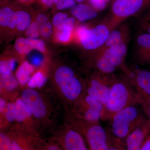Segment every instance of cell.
Wrapping results in <instances>:
<instances>
[{"label":"cell","instance_id":"37","mask_svg":"<svg viewBox=\"0 0 150 150\" xmlns=\"http://www.w3.org/2000/svg\"><path fill=\"white\" fill-rule=\"evenodd\" d=\"M76 0H61L56 5V8L59 10H64L72 8L76 5Z\"/></svg>","mask_w":150,"mask_h":150},{"label":"cell","instance_id":"22","mask_svg":"<svg viewBox=\"0 0 150 150\" xmlns=\"http://www.w3.org/2000/svg\"><path fill=\"white\" fill-rule=\"evenodd\" d=\"M95 67L99 72L104 74H111L117 69L104 55L97 60Z\"/></svg>","mask_w":150,"mask_h":150},{"label":"cell","instance_id":"2","mask_svg":"<svg viewBox=\"0 0 150 150\" xmlns=\"http://www.w3.org/2000/svg\"><path fill=\"white\" fill-rule=\"evenodd\" d=\"M50 74L51 87L48 90L62 105L65 112H67L74 103L86 93V85L68 66H59Z\"/></svg>","mask_w":150,"mask_h":150},{"label":"cell","instance_id":"48","mask_svg":"<svg viewBox=\"0 0 150 150\" xmlns=\"http://www.w3.org/2000/svg\"><path fill=\"white\" fill-rule=\"evenodd\" d=\"M149 51H150V50H149Z\"/></svg>","mask_w":150,"mask_h":150},{"label":"cell","instance_id":"36","mask_svg":"<svg viewBox=\"0 0 150 150\" xmlns=\"http://www.w3.org/2000/svg\"><path fill=\"white\" fill-rule=\"evenodd\" d=\"M137 43L140 46L150 50V34H143L139 36Z\"/></svg>","mask_w":150,"mask_h":150},{"label":"cell","instance_id":"19","mask_svg":"<svg viewBox=\"0 0 150 150\" xmlns=\"http://www.w3.org/2000/svg\"><path fill=\"white\" fill-rule=\"evenodd\" d=\"M29 137L33 150H62L59 144L49 137Z\"/></svg>","mask_w":150,"mask_h":150},{"label":"cell","instance_id":"12","mask_svg":"<svg viewBox=\"0 0 150 150\" xmlns=\"http://www.w3.org/2000/svg\"><path fill=\"white\" fill-rule=\"evenodd\" d=\"M19 86L13 72L0 74V97L8 101L15 102L21 93L19 91Z\"/></svg>","mask_w":150,"mask_h":150},{"label":"cell","instance_id":"27","mask_svg":"<svg viewBox=\"0 0 150 150\" xmlns=\"http://www.w3.org/2000/svg\"><path fill=\"white\" fill-rule=\"evenodd\" d=\"M122 42L123 40L121 33L118 30H114L110 33L105 43L106 46L110 48Z\"/></svg>","mask_w":150,"mask_h":150},{"label":"cell","instance_id":"1","mask_svg":"<svg viewBox=\"0 0 150 150\" xmlns=\"http://www.w3.org/2000/svg\"><path fill=\"white\" fill-rule=\"evenodd\" d=\"M20 97L37 120L44 137L45 133L48 137L64 122V108L49 90L25 87Z\"/></svg>","mask_w":150,"mask_h":150},{"label":"cell","instance_id":"31","mask_svg":"<svg viewBox=\"0 0 150 150\" xmlns=\"http://www.w3.org/2000/svg\"><path fill=\"white\" fill-rule=\"evenodd\" d=\"M26 35L28 38L35 39L40 35V27L35 21H33L26 30Z\"/></svg>","mask_w":150,"mask_h":150},{"label":"cell","instance_id":"17","mask_svg":"<svg viewBox=\"0 0 150 150\" xmlns=\"http://www.w3.org/2000/svg\"><path fill=\"white\" fill-rule=\"evenodd\" d=\"M49 75V69L48 65L44 62L38 70L35 72L26 87L34 89H41L47 82Z\"/></svg>","mask_w":150,"mask_h":150},{"label":"cell","instance_id":"20","mask_svg":"<svg viewBox=\"0 0 150 150\" xmlns=\"http://www.w3.org/2000/svg\"><path fill=\"white\" fill-rule=\"evenodd\" d=\"M71 13L81 22L91 19L97 16V13L94 9L83 4H79L72 8Z\"/></svg>","mask_w":150,"mask_h":150},{"label":"cell","instance_id":"21","mask_svg":"<svg viewBox=\"0 0 150 150\" xmlns=\"http://www.w3.org/2000/svg\"><path fill=\"white\" fill-rule=\"evenodd\" d=\"M14 18L16 24V28L19 31L26 30L31 23L30 16L27 12L18 10L15 12Z\"/></svg>","mask_w":150,"mask_h":150},{"label":"cell","instance_id":"8","mask_svg":"<svg viewBox=\"0 0 150 150\" xmlns=\"http://www.w3.org/2000/svg\"><path fill=\"white\" fill-rule=\"evenodd\" d=\"M109 28L103 24L88 28L81 25L76 30L77 35L81 44L86 50H94L102 46L110 33Z\"/></svg>","mask_w":150,"mask_h":150},{"label":"cell","instance_id":"10","mask_svg":"<svg viewBox=\"0 0 150 150\" xmlns=\"http://www.w3.org/2000/svg\"><path fill=\"white\" fill-rule=\"evenodd\" d=\"M100 73L91 75L86 85V93L104 105L107 101L113 81L108 80Z\"/></svg>","mask_w":150,"mask_h":150},{"label":"cell","instance_id":"24","mask_svg":"<svg viewBox=\"0 0 150 150\" xmlns=\"http://www.w3.org/2000/svg\"><path fill=\"white\" fill-rule=\"evenodd\" d=\"M73 28L69 26L62 25L59 29L57 30L56 38L59 42L66 43L69 42L71 37Z\"/></svg>","mask_w":150,"mask_h":150},{"label":"cell","instance_id":"30","mask_svg":"<svg viewBox=\"0 0 150 150\" xmlns=\"http://www.w3.org/2000/svg\"><path fill=\"white\" fill-rule=\"evenodd\" d=\"M103 55L107 58L111 64L117 68L121 66L123 63V58L115 55L110 51L109 48L105 50Z\"/></svg>","mask_w":150,"mask_h":150},{"label":"cell","instance_id":"29","mask_svg":"<svg viewBox=\"0 0 150 150\" xmlns=\"http://www.w3.org/2000/svg\"><path fill=\"white\" fill-rule=\"evenodd\" d=\"M26 41L32 50L35 49L41 53H44L46 52V46L43 40L28 38H26Z\"/></svg>","mask_w":150,"mask_h":150},{"label":"cell","instance_id":"46","mask_svg":"<svg viewBox=\"0 0 150 150\" xmlns=\"http://www.w3.org/2000/svg\"><path fill=\"white\" fill-rule=\"evenodd\" d=\"M77 2L79 3L82 2L84 1H85V0H76Z\"/></svg>","mask_w":150,"mask_h":150},{"label":"cell","instance_id":"34","mask_svg":"<svg viewBox=\"0 0 150 150\" xmlns=\"http://www.w3.org/2000/svg\"><path fill=\"white\" fill-rule=\"evenodd\" d=\"M108 150H126L125 143L115 138L111 133L110 146Z\"/></svg>","mask_w":150,"mask_h":150},{"label":"cell","instance_id":"43","mask_svg":"<svg viewBox=\"0 0 150 150\" xmlns=\"http://www.w3.org/2000/svg\"><path fill=\"white\" fill-rule=\"evenodd\" d=\"M43 5L47 8L51 7L54 4V0H40Z\"/></svg>","mask_w":150,"mask_h":150},{"label":"cell","instance_id":"9","mask_svg":"<svg viewBox=\"0 0 150 150\" xmlns=\"http://www.w3.org/2000/svg\"><path fill=\"white\" fill-rule=\"evenodd\" d=\"M15 105V123L20 128L31 137H44L37 120L22 101L20 96L16 100Z\"/></svg>","mask_w":150,"mask_h":150},{"label":"cell","instance_id":"25","mask_svg":"<svg viewBox=\"0 0 150 150\" xmlns=\"http://www.w3.org/2000/svg\"><path fill=\"white\" fill-rule=\"evenodd\" d=\"M16 61L13 58L2 59L0 62V74L13 72Z\"/></svg>","mask_w":150,"mask_h":150},{"label":"cell","instance_id":"5","mask_svg":"<svg viewBox=\"0 0 150 150\" xmlns=\"http://www.w3.org/2000/svg\"><path fill=\"white\" fill-rule=\"evenodd\" d=\"M137 105L129 106L120 110L110 120V133L124 143L131 132L148 119Z\"/></svg>","mask_w":150,"mask_h":150},{"label":"cell","instance_id":"42","mask_svg":"<svg viewBox=\"0 0 150 150\" xmlns=\"http://www.w3.org/2000/svg\"><path fill=\"white\" fill-rule=\"evenodd\" d=\"M141 150H150V134L145 141Z\"/></svg>","mask_w":150,"mask_h":150},{"label":"cell","instance_id":"4","mask_svg":"<svg viewBox=\"0 0 150 150\" xmlns=\"http://www.w3.org/2000/svg\"><path fill=\"white\" fill-rule=\"evenodd\" d=\"M64 122L82 135L89 150H108L111 133L102 127L99 121L88 122L65 114Z\"/></svg>","mask_w":150,"mask_h":150},{"label":"cell","instance_id":"40","mask_svg":"<svg viewBox=\"0 0 150 150\" xmlns=\"http://www.w3.org/2000/svg\"><path fill=\"white\" fill-rule=\"evenodd\" d=\"M30 61L31 64L34 67H40L44 63L42 56L38 54H35L31 56Z\"/></svg>","mask_w":150,"mask_h":150},{"label":"cell","instance_id":"14","mask_svg":"<svg viewBox=\"0 0 150 150\" xmlns=\"http://www.w3.org/2000/svg\"><path fill=\"white\" fill-rule=\"evenodd\" d=\"M143 4L144 0H116L112 5V13L118 17H127L138 12Z\"/></svg>","mask_w":150,"mask_h":150},{"label":"cell","instance_id":"11","mask_svg":"<svg viewBox=\"0 0 150 150\" xmlns=\"http://www.w3.org/2000/svg\"><path fill=\"white\" fill-rule=\"evenodd\" d=\"M126 79L142 98L150 95V71L146 70L133 71L125 69Z\"/></svg>","mask_w":150,"mask_h":150},{"label":"cell","instance_id":"16","mask_svg":"<svg viewBox=\"0 0 150 150\" xmlns=\"http://www.w3.org/2000/svg\"><path fill=\"white\" fill-rule=\"evenodd\" d=\"M16 122L15 102L8 101L5 107L0 108V129L6 131Z\"/></svg>","mask_w":150,"mask_h":150},{"label":"cell","instance_id":"44","mask_svg":"<svg viewBox=\"0 0 150 150\" xmlns=\"http://www.w3.org/2000/svg\"><path fill=\"white\" fill-rule=\"evenodd\" d=\"M20 2L24 4H29L33 1L34 0H18Z\"/></svg>","mask_w":150,"mask_h":150},{"label":"cell","instance_id":"13","mask_svg":"<svg viewBox=\"0 0 150 150\" xmlns=\"http://www.w3.org/2000/svg\"><path fill=\"white\" fill-rule=\"evenodd\" d=\"M150 134V119L142 123L126 138L125 144L126 150H141Z\"/></svg>","mask_w":150,"mask_h":150},{"label":"cell","instance_id":"39","mask_svg":"<svg viewBox=\"0 0 150 150\" xmlns=\"http://www.w3.org/2000/svg\"><path fill=\"white\" fill-rule=\"evenodd\" d=\"M93 8L97 10H102L106 6V0H89Z\"/></svg>","mask_w":150,"mask_h":150},{"label":"cell","instance_id":"47","mask_svg":"<svg viewBox=\"0 0 150 150\" xmlns=\"http://www.w3.org/2000/svg\"><path fill=\"white\" fill-rule=\"evenodd\" d=\"M148 32H149V34H150V26L148 28Z\"/></svg>","mask_w":150,"mask_h":150},{"label":"cell","instance_id":"23","mask_svg":"<svg viewBox=\"0 0 150 150\" xmlns=\"http://www.w3.org/2000/svg\"><path fill=\"white\" fill-rule=\"evenodd\" d=\"M14 11L8 6L3 7L0 10V25L2 28L8 27L13 18Z\"/></svg>","mask_w":150,"mask_h":150},{"label":"cell","instance_id":"18","mask_svg":"<svg viewBox=\"0 0 150 150\" xmlns=\"http://www.w3.org/2000/svg\"><path fill=\"white\" fill-rule=\"evenodd\" d=\"M34 66L27 61L20 65L15 73V77L20 87L27 86L33 76L35 74Z\"/></svg>","mask_w":150,"mask_h":150},{"label":"cell","instance_id":"45","mask_svg":"<svg viewBox=\"0 0 150 150\" xmlns=\"http://www.w3.org/2000/svg\"><path fill=\"white\" fill-rule=\"evenodd\" d=\"M61 0H54V4L56 5V4H58Z\"/></svg>","mask_w":150,"mask_h":150},{"label":"cell","instance_id":"38","mask_svg":"<svg viewBox=\"0 0 150 150\" xmlns=\"http://www.w3.org/2000/svg\"><path fill=\"white\" fill-rule=\"evenodd\" d=\"M140 105L145 115L148 119H150V95L142 99Z\"/></svg>","mask_w":150,"mask_h":150},{"label":"cell","instance_id":"26","mask_svg":"<svg viewBox=\"0 0 150 150\" xmlns=\"http://www.w3.org/2000/svg\"><path fill=\"white\" fill-rule=\"evenodd\" d=\"M14 47L17 52L21 55H27L32 50L26 42V38H18L15 43Z\"/></svg>","mask_w":150,"mask_h":150},{"label":"cell","instance_id":"3","mask_svg":"<svg viewBox=\"0 0 150 150\" xmlns=\"http://www.w3.org/2000/svg\"><path fill=\"white\" fill-rule=\"evenodd\" d=\"M142 100L127 79L114 80L107 101L103 105L100 119L110 121L116 112L129 106L140 104Z\"/></svg>","mask_w":150,"mask_h":150},{"label":"cell","instance_id":"15","mask_svg":"<svg viewBox=\"0 0 150 150\" xmlns=\"http://www.w3.org/2000/svg\"><path fill=\"white\" fill-rule=\"evenodd\" d=\"M6 131L10 138L13 150H33L29 135L23 132L16 123H14Z\"/></svg>","mask_w":150,"mask_h":150},{"label":"cell","instance_id":"6","mask_svg":"<svg viewBox=\"0 0 150 150\" xmlns=\"http://www.w3.org/2000/svg\"><path fill=\"white\" fill-rule=\"evenodd\" d=\"M103 104L95 98L84 93L72 105L65 114L88 122L99 121Z\"/></svg>","mask_w":150,"mask_h":150},{"label":"cell","instance_id":"7","mask_svg":"<svg viewBox=\"0 0 150 150\" xmlns=\"http://www.w3.org/2000/svg\"><path fill=\"white\" fill-rule=\"evenodd\" d=\"M48 137L56 141L62 150H89L82 135L64 122Z\"/></svg>","mask_w":150,"mask_h":150},{"label":"cell","instance_id":"35","mask_svg":"<svg viewBox=\"0 0 150 150\" xmlns=\"http://www.w3.org/2000/svg\"><path fill=\"white\" fill-rule=\"evenodd\" d=\"M52 25L48 21L40 27V35L43 38L50 37L52 34Z\"/></svg>","mask_w":150,"mask_h":150},{"label":"cell","instance_id":"32","mask_svg":"<svg viewBox=\"0 0 150 150\" xmlns=\"http://www.w3.org/2000/svg\"><path fill=\"white\" fill-rule=\"evenodd\" d=\"M68 18V14L66 13H58L56 14L53 17L52 25L56 29H59Z\"/></svg>","mask_w":150,"mask_h":150},{"label":"cell","instance_id":"33","mask_svg":"<svg viewBox=\"0 0 150 150\" xmlns=\"http://www.w3.org/2000/svg\"><path fill=\"white\" fill-rule=\"evenodd\" d=\"M109 48L112 53L121 58H124L127 53V46L123 41L111 46Z\"/></svg>","mask_w":150,"mask_h":150},{"label":"cell","instance_id":"41","mask_svg":"<svg viewBox=\"0 0 150 150\" xmlns=\"http://www.w3.org/2000/svg\"><path fill=\"white\" fill-rule=\"evenodd\" d=\"M35 21L38 24L39 27L42 25L48 22V17L45 14L40 13L38 14L35 18Z\"/></svg>","mask_w":150,"mask_h":150},{"label":"cell","instance_id":"28","mask_svg":"<svg viewBox=\"0 0 150 150\" xmlns=\"http://www.w3.org/2000/svg\"><path fill=\"white\" fill-rule=\"evenodd\" d=\"M0 150H13L11 141L6 131H0Z\"/></svg>","mask_w":150,"mask_h":150}]
</instances>
